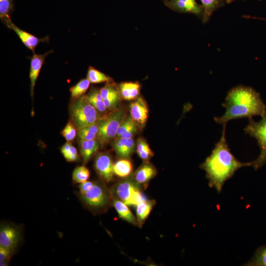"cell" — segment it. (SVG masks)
I'll return each instance as SVG.
<instances>
[{"mask_svg": "<svg viewBox=\"0 0 266 266\" xmlns=\"http://www.w3.org/2000/svg\"><path fill=\"white\" fill-rule=\"evenodd\" d=\"M220 140L215 144L210 155L200 165L206 173L208 185L220 193L227 180L231 178L239 168L250 166V163L239 162L233 156L226 138V126H223Z\"/></svg>", "mask_w": 266, "mask_h": 266, "instance_id": "cell-1", "label": "cell"}, {"mask_svg": "<svg viewBox=\"0 0 266 266\" xmlns=\"http://www.w3.org/2000/svg\"><path fill=\"white\" fill-rule=\"evenodd\" d=\"M222 105L226 108L221 117H215V121L226 126L231 120L252 118L254 116H263L266 105L260 94L253 88L239 85L231 89L228 93Z\"/></svg>", "mask_w": 266, "mask_h": 266, "instance_id": "cell-2", "label": "cell"}, {"mask_svg": "<svg viewBox=\"0 0 266 266\" xmlns=\"http://www.w3.org/2000/svg\"><path fill=\"white\" fill-rule=\"evenodd\" d=\"M72 122L77 130L98 121V111L88 100L86 96H81L72 102L70 106Z\"/></svg>", "mask_w": 266, "mask_h": 266, "instance_id": "cell-3", "label": "cell"}, {"mask_svg": "<svg viewBox=\"0 0 266 266\" xmlns=\"http://www.w3.org/2000/svg\"><path fill=\"white\" fill-rule=\"evenodd\" d=\"M262 119L258 122L254 121L252 118H249V122L244 128L246 134L255 138L260 149L258 157L250 162V166L257 170L266 163V109Z\"/></svg>", "mask_w": 266, "mask_h": 266, "instance_id": "cell-4", "label": "cell"}, {"mask_svg": "<svg viewBox=\"0 0 266 266\" xmlns=\"http://www.w3.org/2000/svg\"><path fill=\"white\" fill-rule=\"evenodd\" d=\"M141 187L133 178H127L117 182L110 190L113 197L127 205L136 206L146 199L141 193Z\"/></svg>", "mask_w": 266, "mask_h": 266, "instance_id": "cell-5", "label": "cell"}, {"mask_svg": "<svg viewBox=\"0 0 266 266\" xmlns=\"http://www.w3.org/2000/svg\"><path fill=\"white\" fill-rule=\"evenodd\" d=\"M125 118L124 110L120 109L99 119L97 138L100 143H106L116 136L118 130Z\"/></svg>", "mask_w": 266, "mask_h": 266, "instance_id": "cell-6", "label": "cell"}, {"mask_svg": "<svg viewBox=\"0 0 266 266\" xmlns=\"http://www.w3.org/2000/svg\"><path fill=\"white\" fill-rule=\"evenodd\" d=\"M80 195L84 203L93 209L107 207L112 199L111 190L100 181H94V185L90 190Z\"/></svg>", "mask_w": 266, "mask_h": 266, "instance_id": "cell-7", "label": "cell"}, {"mask_svg": "<svg viewBox=\"0 0 266 266\" xmlns=\"http://www.w3.org/2000/svg\"><path fill=\"white\" fill-rule=\"evenodd\" d=\"M22 238L20 228L13 224H2L0 227V246L15 250Z\"/></svg>", "mask_w": 266, "mask_h": 266, "instance_id": "cell-8", "label": "cell"}, {"mask_svg": "<svg viewBox=\"0 0 266 266\" xmlns=\"http://www.w3.org/2000/svg\"><path fill=\"white\" fill-rule=\"evenodd\" d=\"M113 165L110 155L106 152H100L95 157L94 167L97 173L105 182L109 183L113 177Z\"/></svg>", "mask_w": 266, "mask_h": 266, "instance_id": "cell-9", "label": "cell"}, {"mask_svg": "<svg viewBox=\"0 0 266 266\" xmlns=\"http://www.w3.org/2000/svg\"><path fill=\"white\" fill-rule=\"evenodd\" d=\"M4 24L8 28L13 30L18 36L24 45L33 53H35L36 47L40 43L48 42L49 40L48 36L39 38L30 33L22 30L15 25L12 20L7 22Z\"/></svg>", "mask_w": 266, "mask_h": 266, "instance_id": "cell-10", "label": "cell"}, {"mask_svg": "<svg viewBox=\"0 0 266 266\" xmlns=\"http://www.w3.org/2000/svg\"><path fill=\"white\" fill-rule=\"evenodd\" d=\"M166 4L172 10L194 14L202 19L203 8L196 0H170L166 1Z\"/></svg>", "mask_w": 266, "mask_h": 266, "instance_id": "cell-11", "label": "cell"}, {"mask_svg": "<svg viewBox=\"0 0 266 266\" xmlns=\"http://www.w3.org/2000/svg\"><path fill=\"white\" fill-rule=\"evenodd\" d=\"M53 50H50L43 54H33L30 59V69L29 77L30 79V92L31 95L33 98L34 90L36 81L38 77L40 71L44 63L46 57Z\"/></svg>", "mask_w": 266, "mask_h": 266, "instance_id": "cell-12", "label": "cell"}, {"mask_svg": "<svg viewBox=\"0 0 266 266\" xmlns=\"http://www.w3.org/2000/svg\"><path fill=\"white\" fill-rule=\"evenodd\" d=\"M131 116L140 127L145 126L147 121L148 109L145 101L141 98H138L130 106Z\"/></svg>", "mask_w": 266, "mask_h": 266, "instance_id": "cell-13", "label": "cell"}, {"mask_svg": "<svg viewBox=\"0 0 266 266\" xmlns=\"http://www.w3.org/2000/svg\"><path fill=\"white\" fill-rule=\"evenodd\" d=\"M156 169L148 162L141 165L133 174V178L141 187L147 186L149 181L156 175Z\"/></svg>", "mask_w": 266, "mask_h": 266, "instance_id": "cell-14", "label": "cell"}, {"mask_svg": "<svg viewBox=\"0 0 266 266\" xmlns=\"http://www.w3.org/2000/svg\"><path fill=\"white\" fill-rule=\"evenodd\" d=\"M134 140L132 138H116L112 147L116 154L121 158L127 159L133 153L135 149Z\"/></svg>", "mask_w": 266, "mask_h": 266, "instance_id": "cell-15", "label": "cell"}, {"mask_svg": "<svg viewBox=\"0 0 266 266\" xmlns=\"http://www.w3.org/2000/svg\"><path fill=\"white\" fill-rule=\"evenodd\" d=\"M100 142L98 138L79 142L80 154L83 164H86L98 151Z\"/></svg>", "mask_w": 266, "mask_h": 266, "instance_id": "cell-16", "label": "cell"}, {"mask_svg": "<svg viewBox=\"0 0 266 266\" xmlns=\"http://www.w3.org/2000/svg\"><path fill=\"white\" fill-rule=\"evenodd\" d=\"M111 201L120 218L133 225L138 226L137 218L132 213L128 205L113 196Z\"/></svg>", "mask_w": 266, "mask_h": 266, "instance_id": "cell-17", "label": "cell"}, {"mask_svg": "<svg viewBox=\"0 0 266 266\" xmlns=\"http://www.w3.org/2000/svg\"><path fill=\"white\" fill-rule=\"evenodd\" d=\"M119 91L123 99L132 100L139 95L140 85L136 82H123L119 84Z\"/></svg>", "mask_w": 266, "mask_h": 266, "instance_id": "cell-18", "label": "cell"}, {"mask_svg": "<svg viewBox=\"0 0 266 266\" xmlns=\"http://www.w3.org/2000/svg\"><path fill=\"white\" fill-rule=\"evenodd\" d=\"M155 203V200L145 199L137 204L136 205V218L139 227H141L144 224Z\"/></svg>", "mask_w": 266, "mask_h": 266, "instance_id": "cell-19", "label": "cell"}, {"mask_svg": "<svg viewBox=\"0 0 266 266\" xmlns=\"http://www.w3.org/2000/svg\"><path fill=\"white\" fill-rule=\"evenodd\" d=\"M203 8L202 21L204 24L208 22L214 11L225 5L223 0H200Z\"/></svg>", "mask_w": 266, "mask_h": 266, "instance_id": "cell-20", "label": "cell"}, {"mask_svg": "<svg viewBox=\"0 0 266 266\" xmlns=\"http://www.w3.org/2000/svg\"><path fill=\"white\" fill-rule=\"evenodd\" d=\"M99 132V121L92 124L77 130V136L79 142L97 138Z\"/></svg>", "mask_w": 266, "mask_h": 266, "instance_id": "cell-21", "label": "cell"}, {"mask_svg": "<svg viewBox=\"0 0 266 266\" xmlns=\"http://www.w3.org/2000/svg\"><path fill=\"white\" fill-rule=\"evenodd\" d=\"M131 162L126 158L117 161L113 165L114 173L121 177L129 176L132 171Z\"/></svg>", "mask_w": 266, "mask_h": 266, "instance_id": "cell-22", "label": "cell"}, {"mask_svg": "<svg viewBox=\"0 0 266 266\" xmlns=\"http://www.w3.org/2000/svg\"><path fill=\"white\" fill-rule=\"evenodd\" d=\"M13 0H0V19L5 24L11 20L10 15L14 10Z\"/></svg>", "mask_w": 266, "mask_h": 266, "instance_id": "cell-23", "label": "cell"}, {"mask_svg": "<svg viewBox=\"0 0 266 266\" xmlns=\"http://www.w3.org/2000/svg\"><path fill=\"white\" fill-rule=\"evenodd\" d=\"M136 152L139 157L144 162H147L153 156V152L148 144L144 139L141 138L137 140Z\"/></svg>", "mask_w": 266, "mask_h": 266, "instance_id": "cell-24", "label": "cell"}, {"mask_svg": "<svg viewBox=\"0 0 266 266\" xmlns=\"http://www.w3.org/2000/svg\"><path fill=\"white\" fill-rule=\"evenodd\" d=\"M87 78L91 83L109 82L111 79L108 76L91 66L89 67Z\"/></svg>", "mask_w": 266, "mask_h": 266, "instance_id": "cell-25", "label": "cell"}, {"mask_svg": "<svg viewBox=\"0 0 266 266\" xmlns=\"http://www.w3.org/2000/svg\"><path fill=\"white\" fill-rule=\"evenodd\" d=\"M90 81L87 79L80 80L77 84L69 89L71 97L73 99H77L82 96L88 90L90 84Z\"/></svg>", "mask_w": 266, "mask_h": 266, "instance_id": "cell-26", "label": "cell"}, {"mask_svg": "<svg viewBox=\"0 0 266 266\" xmlns=\"http://www.w3.org/2000/svg\"><path fill=\"white\" fill-rule=\"evenodd\" d=\"M64 157L67 162H76L79 157L76 148L70 142L65 143L61 148Z\"/></svg>", "mask_w": 266, "mask_h": 266, "instance_id": "cell-27", "label": "cell"}, {"mask_svg": "<svg viewBox=\"0 0 266 266\" xmlns=\"http://www.w3.org/2000/svg\"><path fill=\"white\" fill-rule=\"evenodd\" d=\"M250 266H266V245L258 248L252 259L245 265Z\"/></svg>", "mask_w": 266, "mask_h": 266, "instance_id": "cell-28", "label": "cell"}, {"mask_svg": "<svg viewBox=\"0 0 266 266\" xmlns=\"http://www.w3.org/2000/svg\"><path fill=\"white\" fill-rule=\"evenodd\" d=\"M90 171L85 166L76 167L72 173V179L76 183L84 182L90 177Z\"/></svg>", "mask_w": 266, "mask_h": 266, "instance_id": "cell-29", "label": "cell"}, {"mask_svg": "<svg viewBox=\"0 0 266 266\" xmlns=\"http://www.w3.org/2000/svg\"><path fill=\"white\" fill-rule=\"evenodd\" d=\"M77 132L75 125L72 122L69 121L61 132V134L67 142H70L76 137Z\"/></svg>", "mask_w": 266, "mask_h": 266, "instance_id": "cell-30", "label": "cell"}, {"mask_svg": "<svg viewBox=\"0 0 266 266\" xmlns=\"http://www.w3.org/2000/svg\"><path fill=\"white\" fill-rule=\"evenodd\" d=\"M14 252V250L0 246V266H8L9 261Z\"/></svg>", "mask_w": 266, "mask_h": 266, "instance_id": "cell-31", "label": "cell"}, {"mask_svg": "<svg viewBox=\"0 0 266 266\" xmlns=\"http://www.w3.org/2000/svg\"><path fill=\"white\" fill-rule=\"evenodd\" d=\"M136 125L131 116L126 117L118 130L116 137H120L122 134Z\"/></svg>", "mask_w": 266, "mask_h": 266, "instance_id": "cell-32", "label": "cell"}, {"mask_svg": "<svg viewBox=\"0 0 266 266\" xmlns=\"http://www.w3.org/2000/svg\"><path fill=\"white\" fill-rule=\"evenodd\" d=\"M100 93L104 99L120 95L119 90H118L113 85L108 84L102 87L100 90Z\"/></svg>", "mask_w": 266, "mask_h": 266, "instance_id": "cell-33", "label": "cell"}, {"mask_svg": "<svg viewBox=\"0 0 266 266\" xmlns=\"http://www.w3.org/2000/svg\"><path fill=\"white\" fill-rule=\"evenodd\" d=\"M87 98L89 102L92 104L95 108L100 112H104L107 109L103 100H100L87 96Z\"/></svg>", "mask_w": 266, "mask_h": 266, "instance_id": "cell-34", "label": "cell"}, {"mask_svg": "<svg viewBox=\"0 0 266 266\" xmlns=\"http://www.w3.org/2000/svg\"><path fill=\"white\" fill-rule=\"evenodd\" d=\"M120 95L113 96L103 100L104 103L108 109L115 108L120 100Z\"/></svg>", "mask_w": 266, "mask_h": 266, "instance_id": "cell-35", "label": "cell"}, {"mask_svg": "<svg viewBox=\"0 0 266 266\" xmlns=\"http://www.w3.org/2000/svg\"><path fill=\"white\" fill-rule=\"evenodd\" d=\"M94 181H86L79 185L80 194H82L90 190L94 185Z\"/></svg>", "mask_w": 266, "mask_h": 266, "instance_id": "cell-36", "label": "cell"}, {"mask_svg": "<svg viewBox=\"0 0 266 266\" xmlns=\"http://www.w3.org/2000/svg\"><path fill=\"white\" fill-rule=\"evenodd\" d=\"M137 131L136 125L133 126L127 132L122 134L120 137L126 138H132V137L135 134Z\"/></svg>", "mask_w": 266, "mask_h": 266, "instance_id": "cell-37", "label": "cell"}, {"mask_svg": "<svg viewBox=\"0 0 266 266\" xmlns=\"http://www.w3.org/2000/svg\"><path fill=\"white\" fill-rule=\"evenodd\" d=\"M245 18H251V19H258V20H261L266 21V18H263V17H255V16H249V15H244L243 16Z\"/></svg>", "mask_w": 266, "mask_h": 266, "instance_id": "cell-38", "label": "cell"}, {"mask_svg": "<svg viewBox=\"0 0 266 266\" xmlns=\"http://www.w3.org/2000/svg\"><path fill=\"white\" fill-rule=\"evenodd\" d=\"M234 0H225V1H226V2L227 3H230L233 2V1H234ZM258 0L261 1V0Z\"/></svg>", "mask_w": 266, "mask_h": 266, "instance_id": "cell-39", "label": "cell"}, {"mask_svg": "<svg viewBox=\"0 0 266 266\" xmlns=\"http://www.w3.org/2000/svg\"><path fill=\"white\" fill-rule=\"evenodd\" d=\"M168 0H165V1H168Z\"/></svg>", "mask_w": 266, "mask_h": 266, "instance_id": "cell-40", "label": "cell"}]
</instances>
